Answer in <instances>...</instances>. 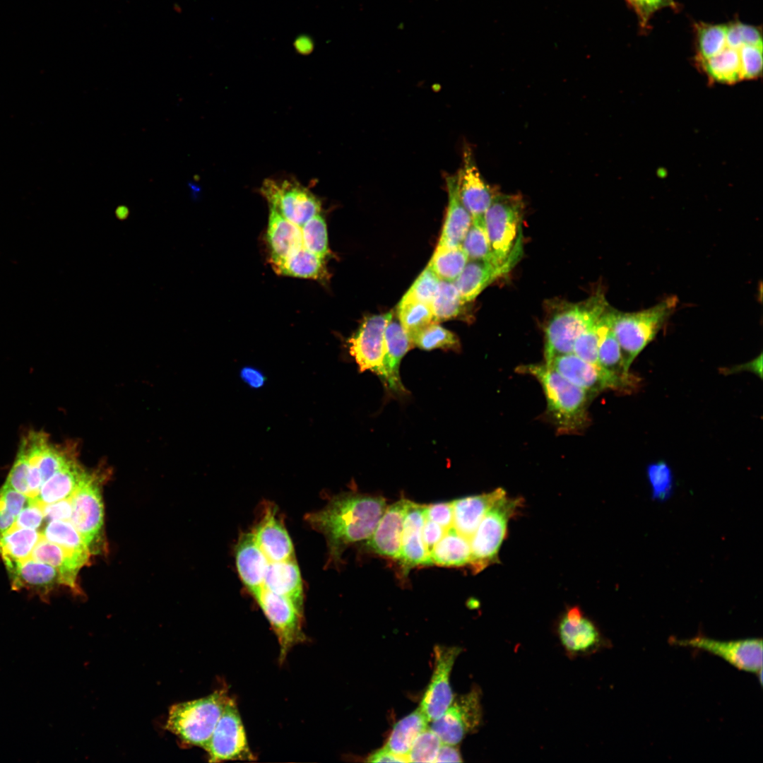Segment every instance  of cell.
Wrapping results in <instances>:
<instances>
[{"label":"cell","mask_w":763,"mask_h":763,"mask_svg":"<svg viewBox=\"0 0 763 763\" xmlns=\"http://www.w3.org/2000/svg\"><path fill=\"white\" fill-rule=\"evenodd\" d=\"M253 596L277 637L279 659L283 662L292 648L306 640L302 612L289 598L264 588Z\"/></svg>","instance_id":"cell-10"},{"label":"cell","mask_w":763,"mask_h":763,"mask_svg":"<svg viewBox=\"0 0 763 763\" xmlns=\"http://www.w3.org/2000/svg\"><path fill=\"white\" fill-rule=\"evenodd\" d=\"M425 517L426 519L438 524L446 530L453 527L452 502H439L425 505Z\"/></svg>","instance_id":"cell-53"},{"label":"cell","mask_w":763,"mask_h":763,"mask_svg":"<svg viewBox=\"0 0 763 763\" xmlns=\"http://www.w3.org/2000/svg\"><path fill=\"white\" fill-rule=\"evenodd\" d=\"M42 534L37 530L13 528L0 538V555L5 565L30 558L32 551Z\"/></svg>","instance_id":"cell-35"},{"label":"cell","mask_w":763,"mask_h":763,"mask_svg":"<svg viewBox=\"0 0 763 763\" xmlns=\"http://www.w3.org/2000/svg\"><path fill=\"white\" fill-rule=\"evenodd\" d=\"M44 521H70L72 514L71 498L42 504Z\"/></svg>","instance_id":"cell-55"},{"label":"cell","mask_w":763,"mask_h":763,"mask_svg":"<svg viewBox=\"0 0 763 763\" xmlns=\"http://www.w3.org/2000/svg\"><path fill=\"white\" fill-rule=\"evenodd\" d=\"M519 373L534 377L542 386L547 415L560 433L574 434L588 426V406L592 398L545 362L517 367Z\"/></svg>","instance_id":"cell-2"},{"label":"cell","mask_w":763,"mask_h":763,"mask_svg":"<svg viewBox=\"0 0 763 763\" xmlns=\"http://www.w3.org/2000/svg\"><path fill=\"white\" fill-rule=\"evenodd\" d=\"M43 521L42 504L30 498L29 504L16 516L13 528H25L38 531Z\"/></svg>","instance_id":"cell-51"},{"label":"cell","mask_w":763,"mask_h":763,"mask_svg":"<svg viewBox=\"0 0 763 763\" xmlns=\"http://www.w3.org/2000/svg\"><path fill=\"white\" fill-rule=\"evenodd\" d=\"M295 48L302 54L309 53L312 50L313 44L310 39L307 37H300L297 39L295 44Z\"/></svg>","instance_id":"cell-62"},{"label":"cell","mask_w":763,"mask_h":763,"mask_svg":"<svg viewBox=\"0 0 763 763\" xmlns=\"http://www.w3.org/2000/svg\"><path fill=\"white\" fill-rule=\"evenodd\" d=\"M413 347L408 332L398 319L392 317L384 332L383 374L381 380L394 392L406 391L399 375V367L402 358Z\"/></svg>","instance_id":"cell-21"},{"label":"cell","mask_w":763,"mask_h":763,"mask_svg":"<svg viewBox=\"0 0 763 763\" xmlns=\"http://www.w3.org/2000/svg\"><path fill=\"white\" fill-rule=\"evenodd\" d=\"M16 518L0 502V538L13 528Z\"/></svg>","instance_id":"cell-61"},{"label":"cell","mask_w":763,"mask_h":763,"mask_svg":"<svg viewBox=\"0 0 763 763\" xmlns=\"http://www.w3.org/2000/svg\"><path fill=\"white\" fill-rule=\"evenodd\" d=\"M646 476L650 485L651 498L657 502H666L673 495L674 478L669 465L659 461L651 463L646 468Z\"/></svg>","instance_id":"cell-46"},{"label":"cell","mask_w":763,"mask_h":763,"mask_svg":"<svg viewBox=\"0 0 763 763\" xmlns=\"http://www.w3.org/2000/svg\"><path fill=\"white\" fill-rule=\"evenodd\" d=\"M448 206L438 245L461 246L471 226L472 218L463 206L459 194L458 176H447Z\"/></svg>","instance_id":"cell-28"},{"label":"cell","mask_w":763,"mask_h":763,"mask_svg":"<svg viewBox=\"0 0 763 763\" xmlns=\"http://www.w3.org/2000/svg\"><path fill=\"white\" fill-rule=\"evenodd\" d=\"M0 502L6 510L17 516L29 504L30 498L5 483L0 489Z\"/></svg>","instance_id":"cell-54"},{"label":"cell","mask_w":763,"mask_h":763,"mask_svg":"<svg viewBox=\"0 0 763 763\" xmlns=\"http://www.w3.org/2000/svg\"><path fill=\"white\" fill-rule=\"evenodd\" d=\"M468 260H480L492 262V255L485 225V217L472 218L461 244ZM493 263V262H492Z\"/></svg>","instance_id":"cell-42"},{"label":"cell","mask_w":763,"mask_h":763,"mask_svg":"<svg viewBox=\"0 0 763 763\" xmlns=\"http://www.w3.org/2000/svg\"><path fill=\"white\" fill-rule=\"evenodd\" d=\"M696 30L697 61L715 56L726 45L727 24L700 23Z\"/></svg>","instance_id":"cell-43"},{"label":"cell","mask_w":763,"mask_h":763,"mask_svg":"<svg viewBox=\"0 0 763 763\" xmlns=\"http://www.w3.org/2000/svg\"><path fill=\"white\" fill-rule=\"evenodd\" d=\"M410 502L402 498L386 507L367 539L368 550L384 557L398 560L404 518Z\"/></svg>","instance_id":"cell-17"},{"label":"cell","mask_w":763,"mask_h":763,"mask_svg":"<svg viewBox=\"0 0 763 763\" xmlns=\"http://www.w3.org/2000/svg\"><path fill=\"white\" fill-rule=\"evenodd\" d=\"M413 346L423 350H458L459 339L456 334L444 328L438 322L432 321L410 336Z\"/></svg>","instance_id":"cell-41"},{"label":"cell","mask_w":763,"mask_h":763,"mask_svg":"<svg viewBox=\"0 0 763 763\" xmlns=\"http://www.w3.org/2000/svg\"><path fill=\"white\" fill-rule=\"evenodd\" d=\"M482 718L480 694L478 689L454 699L438 718L431 721L430 728L442 743L457 745L468 733L474 731Z\"/></svg>","instance_id":"cell-13"},{"label":"cell","mask_w":763,"mask_h":763,"mask_svg":"<svg viewBox=\"0 0 763 763\" xmlns=\"http://www.w3.org/2000/svg\"><path fill=\"white\" fill-rule=\"evenodd\" d=\"M30 558L54 567L59 572L63 585L78 593V574L90 560V557L68 550L43 536L33 548Z\"/></svg>","instance_id":"cell-24"},{"label":"cell","mask_w":763,"mask_h":763,"mask_svg":"<svg viewBox=\"0 0 763 763\" xmlns=\"http://www.w3.org/2000/svg\"><path fill=\"white\" fill-rule=\"evenodd\" d=\"M461 756L455 745L442 743L434 762H462Z\"/></svg>","instance_id":"cell-60"},{"label":"cell","mask_w":763,"mask_h":763,"mask_svg":"<svg viewBox=\"0 0 763 763\" xmlns=\"http://www.w3.org/2000/svg\"><path fill=\"white\" fill-rule=\"evenodd\" d=\"M506 273L504 269L491 261L468 260L454 283L463 302L468 303L494 280Z\"/></svg>","instance_id":"cell-29"},{"label":"cell","mask_w":763,"mask_h":763,"mask_svg":"<svg viewBox=\"0 0 763 763\" xmlns=\"http://www.w3.org/2000/svg\"><path fill=\"white\" fill-rule=\"evenodd\" d=\"M392 317L391 312L366 317L356 332L348 338L350 354L360 372L369 370L382 378L384 332Z\"/></svg>","instance_id":"cell-15"},{"label":"cell","mask_w":763,"mask_h":763,"mask_svg":"<svg viewBox=\"0 0 763 763\" xmlns=\"http://www.w3.org/2000/svg\"><path fill=\"white\" fill-rule=\"evenodd\" d=\"M678 300L670 296L647 309L626 312L607 307L603 319L614 333L621 349L625 369L629 367L675 312Z\"/></svg>","instance_id":"cell-3"},{"label":"cell","mask_w":763,"mask_h":763,"mask_svg":"<svg viewBox=\"0 0 763 763\" xmlns=\"http://www.w3.org/2000/svg\"><path fill=\"white\" fill-rule=\"evenodd\" d=\"M28 461L21 453L18 451L16 459L5 483L13 489L28 496Z\"/></svg>","instance_id":"cell-52"},{"label":"cell","mask_w":763,"mask_h":763,"mask_svg":"<svg viewBox=\"0 0 763 763\" xmlns=\"http://www.w3.org/2000/svg\"><path fill=\"white\" fill-rule=\"evenodd\" d=\"M591 398L605 390L632 392L638 387L639 378L625 379L599 365L586 362L573 353L558 355L546 364Z\"/></svg>","instance_id":"cell-9"},{"label":"cell","mask_w":763,"mask_h":763,"mask_svg":"<svg viewBox=\"0 0 763 763\" xmlns=\"http://www.w3.org/2000/svg\"><path fill=\"white\" fill-rule=\"evenodd\" d=\"M269 261L278 275L317 280H323L327 277L324 259L303 246L283 258Z\"/></svg>","instance_id":"cell-31"},{"label":"cell","mask_w":763,"mask_h":763,"mask_svg":"<svg viewBox=\"0 0 763 763\" xmlns=\"http://www.w3.org/2000/svg\"><path fill=\"white\" fill-rule=\"evenodd\" d=\"M396 314L398 320L409 336L434 321L431 305L424 302L401 299Z\"/></svg>","instance_id":"cell-44"},{"label":"cell","mask_w":763,"mask_h":763,"mask_svg":"<svg viewBox=\"0 0 763 763\" xmlns=\"http://www.w3.org/2000/svg\"><path fill=\"white\" fill-rule=\"evenodd\" d=\"M461 651L457 646H436L434 668L419 707L430 722L440 717L454 700L450 675Z\"/></svg>","instance_id":"cell-16"},{"label":"cell","mask_w":763,"mask_h":763,"mask_svg":"<svg viewBox=\"0 0 763 763\" xmlns=\"http://www.w3.org/2000/svg\"><path fill=\"white\" fill-rule=\"evenodd\" d=\"M741 80L757 78L762 72V45H745L739 51Z\"/></svg>","instance_id":"cell-50"},{"label":"cell","mask_w":763,"mask_h":763,"mask_svg":"<svg viewBox=\"0 0 763 763\" xmlns=\"http://www.w3.org/2000/svg\"><path fill=\"white\" fill-rule=\"evenodd\" d=\"M468 257L461 246L437 245L427 265L439 280L454 282L461 274Z\"/></svg>","instance_id":"cell-37"},{"label":"cell","mask_w":763,"mask_h":763,"mask_svg":"<svg viewBox=\"0 0 763 763\" xmlns=\"http://www.w3.org/2000/svg\"><path fill=\"white\" fill-rule=\"evenodd\" d=\"M425 519V505L411 502L404 518L398 559L405 574L415 567L432 564L422 538Z\"/></svg>","instance_id":"cell-19"},{"label":"cell","mask_w":763,"mask_h":763,"mask_svg":"<svg viewBox=\"0 0 763 763\" xmlns=\"http://www.w3.org/2000/svg\"><path fill=\"white\" fill-rule=\"evenodd\" d=\"M430 722L420 707L398 721L384 746L392 752L408 755L418 735L426 729Z\"/></svg>","instance_id":"cell-34"},{"label":"cell","mask_w":763,"mask_h":763,"mask_svg":"<svg viewBox=\"0 0 763 763\" xmlns=\"http://www.w3.org/2000/svg\"><path fill=\"white\" fill-rule=\"evenodd\" d=\"M266 237L270 252L269 261L283 258L303 246L301 227L272 208H270Z\"/></svg>","instance_id":"cell-30"},{"label":"cell","mask_w":763,"mask_h":763,"mask_svg":"<svg viewBox=\"0 0 763 763\" xmlns=\"http://www.w3.org/2000/svg\"><path fill=\"white\" fill-rule=\"evenodd\" d=\"M49 542L82 555L90 557L91 552L71 521H52L47 523L41 532Z\"/></svg>","instance_id":"cell-39"},{"label":"cell","mask_w":763,"mask_h":763,"mask_svg":"<svg viewBox=\"0 0 763 763\" xmlns=\"http://www.w3.org/2000/svg\"><path fill=\"white\" fill-rule=\"evenodd\" d=\"M230 699L224 689L192 701L173 705L165 728L175 734L182 746L204 749Z\"/></svg>","instance_id":"cell-6"},{"label":"cell","mask_w":763,"mask_h":763,"mask_svg":"<svg viewBox=\"0 0 763 763\" xmlns=\"http://www.w3.org/2000/svg\"><path fill=\"white\" fill-rule=\"evenodd\" d=\"M240 377L250 387L259 389L266 382V377L259 369L252 367H244L240 371Z\"/></svg>","instance_id":"cell-58"},{"label":"cell","mask_w":763,"mask_h":763,"mask_svg":"<svg viewBox=\"0 0 763 763\" xmlns=\"http://www.w3.org/2000/svg\"><path fill=\"white\" fill-rule=\"evenodd\" d=\"M506 495L502 487L488 493L456 499L452 502L453 527L469 540L493 504Z\"/></svg>","instance_id":"cell-25"},{"label":"cell","mask_w":763,"mask_h":763,"mask_svg":"<svg viewBox=\"0 0 763 763\" xmlns=\"http://www.w3.org/2000/svg\"><path fill=\"white\" fill-rule=\"evenodd\" d=\"M598 365L620 377L625 379L636 377L625 369L620 344L606 323L599 343Z\"/></svg>","instance_id":"cell-40"},{"label":"cell","mask_w":763,"mask_h":763,"mask_svg":"<svg viewBox=\"0 0 763 763\" xmlns=\"http://www.w3.org/2000/svg\"><path fill=\"white\" fill-rule=\"evenodd\" d=\"M674 644L707 651L727 661L735 668L750 673H762V640L747 639L719 641L703 636L687 639H672Z\"/></svg>","instance_id":"cell-14"},{"label":"cell","mask_w":763,"mask_h":763,"mask_svg":"<svg viewBox=\"0 0 763 763\" xmlns=\"http://www.w3.org/2000/svg\"><path fill=\"white\" fill-rule=\"evenodd\" d=\"M739 51L740 49L731 47L726 43L715 56L698 62L711 81L734 84L741 81Z\"/></svg>","instance_id":"cell-36"},{"label":"cell","mask_w":763,"mask_h":763,"mask_svg":"<svg viewBox=\"0 0 763 763\" xmlns=\"http://www.w3.org/2000/svg\"><path fill=\"white\" fill-rule=\"evenodd\" d=\"M637 13L639 6V0H626Z\"/></svg>","instance_id":"cell-64"},{"label":"cell","mask_w":763,"mask_h":763,"mask_svg":"<svg viewBox=\"0 0 763 763\" xmlns=\"http://www.w3.org/2000/svg\"><path fill=\"white\" fill-rule=\"evenodd\" d=\"M605 326L603 314L595 324L576 338L572 353L586 362L598 365V347Z\"/></svg>","instance_id":"cell-47"},{"label":"cell","mask_w":763,"mask_h":763,"mask_svg":"<svg viewBox=\"0 0 763 763\" xmlns=\"http://www.w3.org/2000/svg\"><path fill=\"white\" fill-rule=\"evenodd\" d=\"M461 200L472 218L485 217L495 191L482 177L470 148H465L458 175Z\"/></svg>","instance_id":"cell-18"},{"label":"cell","mask_w":763,"mask_h":763,"mask_svg":"<svg viewBox=\"0 0 763 763\" xmlns=\"http://www.w3.org/2000/svg\"><path fill=\"white\" fill-rule=\"evenodd\" d=\"M439 278L427 266L414 281L402 299L431 304Z\"/></svg>","instance_id":"cell-49"},{"label":"cell","mask_w":763,"mask_h":763,"mask_svg":"<svg viewBox=\"0 0 763 763\" xmlns=\"http://www.w3.org/2000/svg\"><path fill=\"white\" fill-rule=\"evenodd\" d=\"M129 214V208L125 206H119L115 211L117 218L120 220H125Z\"/></svg>","instance_id":"cell-63"},{"label":"cell","mask_w":763,"mask_h":763,"mask_svg":"<svg viewBox=\"0 0 763 763\" xmlns=\"http://www.w3.org/2000/svg\"><path fill=\"white\" fill-rule=\"evenodd\" d=\"M446 531V530L438 524L425 519L422 533L425 545L430 554L433 547L442 538Z\"/></svg>","instance_id":"cell-56"},{"label":"cell","mask_w":763,"mask_h":763,"mask_svg":"<svg viewBox=\"0 0 763 763\" xmlns=\"http://www.w3.org/2000/svg\"><path fill=\"white\" fill-rule=\"evenodd\" d=\"M303 247L317 256L325 258L329 254L326 223L320 213L308 220L302 227Z\"/></svg>","instance_id":"cell-45"},{"label":"cell","mask_w":763,"mask_h":763,"mask_svg":"<svg viewBox=\"0 0 763 763\" xmlns=\"http://www.w3.org/2000/svg\"><path fill=\"white\" fill-rule=\"evenodd\" d=\"M261 193L270 208L299 227L321 211L320 201L295 181L266 179L261 187Z\"/></svg>","instance_id":"cell-11"},{"label":"cell","mask_w":763,"mask_h":763,"mask_svg":"<svg viewBox=\"0 0 763 763\" xmlns=\"http://www.w3.org/2000/svg\"><path fill=\"white\" fill-rule=\"evenodd\" d=\"M558 633L564 649L572 653L591 650L601 639L597 627L578 607L567 611L560 622Z\"/></svg>","instance_id":"cell-26"},{"label":"cell","mask_w":763,"mask_h":763,"mask_svg":"<svg viewBox=\"0 0 763 763\" xmlns=\"http://www.w3.org/2000/svg\"><path fill=\"white\" fill-rule=\"evenodd\" d=\"M673 0H639L637 14L640 22L645 25L650 16L657 10L668 6H673Z\"/></svg>","instance_id":"cell-57"},{"label":"cell","mask_w":763,"mask_h":763,"mask_svg":"<svg viewBox=\"0 0 763 763\" xmlns=\"http://www.w3.org/2000/svg\"><path fill=\"white\" fill-rule=\"evenodd\" d=\"M441 745L438 735L427 727L413 742L407 755L408 762H434Z\"/></svg>","instance_id":"cell-48"},{"label":"cell","mask_w":763,"mask_h":763,"mask_svg":"<svg viewBox=\"0 0 763 763\" xmlns=\"http://www.w3.org/2000/svg\"><path fill=\"white\" fill-rule=\"evenodd\" d=\"M263 588L289 598L303 613L302 581L295 558L269 562L264 577Z\"/></svg>","instance_id":"cell-27"},{"label":"cell","mask_w":763,"mask_h":763,"mask_svg":"<svg viewBox=\"0 0 763 763\" xmlns=\"http://www.w3.org/2000/svg\"><path fill=\"white\" fill-rule=\"evenodd\" d=\"M369 762H408V757L392 752L383 747L372 752L367 759Z\"/></svg>","instance_id":"cell-59"},{"label":"cell","mask_w":763,"mask_h":763,"mask_svg":"<svg viewBox=\"0 0 763 763\" xmlns=\"http://www.w3.org/2000/svg\"><path fill=\"white\" fill-rule=\"evenodd\" d=\"M521 504V499L503 496L487 511L470 539L469 564L475 574L496 563L509 521Z\"/></svg>","instance_id":"cell-7"},{"label":"cell","mask_w":763,"mask_h":763,"mask_svg":"<svg viewBox=\"0 0 763 763\" xmlns=\"http://www.w3.org/2000/svg\"><path fill=\"white\" fill-rule=\"evenodd\" d=\"M432 564L461 567L469 564L471 550L470 540L454 527L446 530L430 552Z\"/></svg>","instance_id":"cell-33"},{"label":"cell","mask_w":763,"mask_h":763,"mask_svg":"<svg viewBox=\"0 0 763 763\" xmlns=\"http://www.w3.org/2000/svg\"><path fill=\"white\" fill-rule=\"evenodd\" d=\"M454 282L440 280L431 302L433 321L440 322L463 315L465 305Z\"/></svg>","instance_id":"cell-38"},{"label":"cell","mask_w":763,"mask_h":763,"mask_svg":"<svg viewBox=\"0 0 763 763\" xmlns=\"http://www.w3.org/2000/svg\"><path fill=\"white\" fill-rule=\"evenodd\" d=\"M235 561L242 581L254 596L263 588L269 561L256 543L253 532L244 533L239 536L235 548Z\"/></svg>","instance_id":"cell-23"},{"label":"cell","mask_w":763,"mask_h":763,"mask_svg":"<svg viewBox=\"0 0 763 763\" xmlns=\"http://www.w3.org/2000/svg\"><path fill=\"white\" fill-rule=\"evenodd\" d=\"M86 471L75 458L44 482L37 497L34 499L42 504L70 499Z\"/></svg>","instance_id":"cell-32"},{"label":"cell","mask_w":763,"mask_h":763,"mask_svg":"<svg viewBox=\"0 0 763 763\" xmlns=\"http://www.w3.org/2000/svg\"><path fill=\"white\" fill-rule=\"evenodd\" d=\"M204 750L210 762L254 759L237 706L230 697Z\"/></svg>","instance_id":"cell-12"},{"label":"cell","mask_w":763,"mask_h":763,"mask_svg":"<svg viewBox=\"0 0 763 763\" xmlns=\"http://www.w3.org/2000/svg\"><path fill=\"white\" fill-rule=\"evenodd\" d=\"M524 210V203L520 195L497 191L485 214L492 262L507 273L522 255Z\"/></svg>","instance_id":"cell-4"},{"label":"cell","mask_w":763,"mask_h":763,"mask_svg":"<svg viewBox=\"0 0 763 763\" xmlns=\"http://www.w3.org/2000/svg\"><path fill=\"white\" fill-rule=\"evenodd\" d=\"M386 507L383 497L348 492L333 497L305 519L325 536L330 560L338 562L348 546L371 536Z\"/></svg>","instance_id":"cell-1"},{"label":"cell","mask_w":763,"mask_h":763,"mask_svg":"<svg viewBox=\"0 0 763 763\" xmlns=\"http://www.w3.org/2000/svg\"><path fill=\"white\" fill-rule=\"evenodd\" d=\"M103 474L86 472L71 497V522L78 531L91 553L100 550L104 525V507L101 495Z\"/></svg>","instance_id":"cell-8"},{"label":"cell","mask_w":763,"mask_h":763,"mask_svg":"<svg viewBox=\"0 0 763 763\" xmlns=\"http://www.w3.org/2000/svg\"><path fill=\"white\" fill-rule=\"evenodd\" d=\"M6 567L11 578L12 589L32 591L44 601L48 599V596L55 587L63 585L57 569L32 558L10 564Z\"/></svg>","instance_id":"cell-20"},{"label":"cell","mask_w":763,"mask_h":763,"mask_svg":"<svg viewBox=\"0 0 763 763\" xmlns=\"http://www.w3.org/2000/svg\"><path fill=\"white\" fill-rule=\"evenodd\" d=\"M253 533L256 543L269 562L294 558L292 540L282 521L278 518L276 508H266Z\"/></svg>","instance_id":"cell-22"},{"label":"cell","mask_w":763,"mask_h":763,"mask_svg":"<svg viewBox=\"0 0 763 763\" xmlns=\"http://www.w3.org/2000/svg\"><path fill=\"white\" fill-rule=\"evenodd\" d=\"M608 303L600 291L578 302L555 304L545 325V363L573 351L576 338L604 314Z\"/></svg>","instance_id":"cell-5"}]
</instances>
